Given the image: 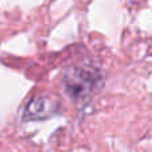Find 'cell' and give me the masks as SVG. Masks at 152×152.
<instances>
[{"label": "cell", "mask_w": 152, "mask_h": 152, "mask_svg": "<svg viewBox=\"0 0 152 152\" xmlns=\"http://www.w3.org/2000/svg\"><path fill=\"white\" fill-rule=\"evenodd\" d=\"M59 108H60V104L53 96L40 95V96H35L32 100H29L28 104L24 108L21 118L24 121L43 120V119H48L58 115Z\"/></svg>", "instance_id": "7a4b0ae2"}, {"label": "cell", "mask_w": 152, "mask_h": 152, "mask_svg": "<svg viewBox=\"0 0 152 152\" xmlns=\"http://www.w3.org/2000/svg\"><path fill=\"white\" fill-rule=\"evenodd\" d=\"M63 86L71 99L83 102L100 88L102 74L97 68L89 66L72 67L64 75Z\"/></svg>", "instance_id": "6da1fadb"}]
</instances>
